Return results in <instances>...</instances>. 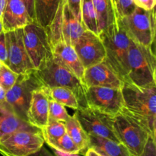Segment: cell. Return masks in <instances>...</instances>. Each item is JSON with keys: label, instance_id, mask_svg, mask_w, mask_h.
Masks as SVG:
<instances>
[{"label": "cell", "instance_id": "20", "mask_svg": "<svg viewBox=\"0 0 156 156\" xmlns=\"http://www.w3.org/2000/svg\"><path fill=\"white\" fill-rule=\"evenodd\" d=\"M86 30L82 21L73 15L66 4H64L61 21V40L74 47L81 35Z\"/></svg>", "mask_w": 156, "mask_h": 156}, {"label": "cell", "instance_id": "15", "mask_svg": "<svg viewBox=\"0 0 156 156\" xmlns=\"http://www.w3.org/2000/svg\"><path fill=\"white\" fill-rule=\"evenodd\" d=\"M49 119V98L44 86L34 90L27 113V122L41 129L47 125Z\"/></svg>", "mask_w": 156, "mask_h": 156}, {"label": "cell", "instance_id": "41", "mask_svg": "<svg viewBox=\"0 0 156 156\" xmlns=\"http://www.w3.org/2000/svg\"><path fill=\"white\" fill-rule=\"evenodd\" d=\"M100 152V153H101V155H103V156H109V155H106V154H105V153H103V152Z\"/></svg>", "mask_w": 156, "mask_h": 156}, {"label": "cell", "instance_id": "21", "mask_svg": "<svg viewBox=\"0 0 156 156\" xmlns=\"http://www.w3.org/2000/svg\"><path fill=\"white\" fill-rule=\"evenodd\" d=\"M65 126L66 133L78 146L80 150V155H85V152L89 148V136L82 128L75 114L69 116L65 122Z\"/></svg>", "mask_w": 156, "mask_h": 156}, {"label": "cell", "instance_id": "39", "mask_svg": "<svg viewBox=\"0 0 156 156\" xmlns=\"http://www.w3.org/2000/svg\"><path fill=\"white\" fill-rule=\"evenodd\" d=\"M6 2H7V0H0V19H1L2 15L3 13V11H4Z\"/></svg>", "mask_w": 156, "mask_h": 156}, {"label": "cell", "instance_id": "4", "mask_svg": "<svg viewBox=\"0 0 156 156\" xmlns=\"http://www.w3.org/2000/svg\"><path fill=\"white\" fill-rule=\"evenodd\" d=\"M128 82L142 88L156 86V59L152 47L132 41L127 55Z\"/></svg>", "mask_w": 156, "mask_h": 156}, {"label": "cell", "instance_id": "40", "mask_svg": "<svg viewBox=\"0 0 156 156\" xmlns=\"http://www.w3.org/2000/svg\"><path fill=\"white\" fill-rule=\"evenodd\" d=\"M2 31H4V30H3V26H2V20L0 19V34H1Z\"/></svg>", "mask_w": 156, "mask_h": 156}, {"label": "cell", "instance_id": "18", "mask_svg": "<svg viewBox=\"0 0 156 156\" xmlns=\"http://www.w3.org/2000/svg\"><path fill=\"white\" fill-rule=\"evenodd\" d=\"M18 130L36 131L41 129L19 118L5 101H0V139Z\"/></svg>", "mask_w": 156, "mask_h": 156}, {"label": "cell", "instance_id": "38", "mask_svg": "<svg viewBox=\"0 0 156 156\" xmlns=\"http://www.w3.org/2000/svg\"><path fill=\"white\" fill-rule=\"evenodd\" d=\"M5 94L6 90L2 85H0V101H4L5 98Z\"/></svg>", "mask_w": 156, "mask_h": 156}, {"label": "cell", "instance_id": "1", "mask_svg": "<svg viewBox=\"0 0 156 156\" xmlns=\"http://www.w3.org/2000/svg\"><path fill=\"white\" fill-rule=\"evenodd\" d=\"M106 52L105 61L123 82H128L127 55L130 38L117 18L99 34Z\"/></svg>", "mask_w": 156, "mask_h": 156}, {"label": "cell", "instance_id": "6", "mask_svg": "<svg viewBox=\"0 0 156 156\" xmlns=\"http://www.w3.org/2000/svg\"><path fill=\"white\" fill-rule=\"evenodd\" d=\"M155 8L145 10L136 6L132 13L121 18L131 41L144 47H152L155 43L156 19Z\"/></svg>", "mask_w": 156, "mask_h": 156}, {"label": "cell", "instance_id": "7", "mask_svg": "<svg viewBox=\"0 0 156 156\" xmlns=\"http://www.w3.org/2000/svg\"><path fill=\"white\" fill-rule=\"evenodd\" d=\"M41 86L43 85L35 75L34 70L18 74L13 86L6 91L5 101L19 118L27 122V113L32 93Z\"/></svg>", "mask_w": 156, "mask_h": 156}, {"label": "cell", "instance_id": "14", "mask_svg": "<svg viewBox=\"0 0 156 156\" xmlns=\"http://www.w3.org/2000/svg\"><path fill=\"white\" fill-rule=\"evenodd\" d=\"M83 81L87 87L101 86L120 89L124 83L105 60L85 69Z\"/></svg>", "mask_w": 156, "mask_h": 156}, {"label": "cell", "instance_id": "24", "mask_svg": "<svg viewBox=\"0 0 156 156\" xmlns=\"http://www.w3.org/2000/svg\"><path fill=\"white\" fill-rule=\"evenodd\" d=\"M44 91L50 98L56 101L63 106L68 107L72 109L78 110L80 108L79 101L73 91L62 87H54V88H47L44 86Z\"/></svg>", "mask_w": 156, "mask_h": 156}, {"label": "cell", "instance_id": "28", "mask_svg": "<svg viewBox=\"0 0 156 156\" xmlns=\"http://www.w3.org/2000/svg\"><path fill=\"white\" fill-rule=\"evenodd\" d=\"M49 98V118L58 121L66 122L69 117L66 107L53 99Z\"/></svg>", "mask_w": 156, "mask_h": 156}, {"label": "cell", "instance_id": "36", "mask_svg": "<svg viewBox=\"0 0 156 156\" xmlns=\"http://www.w3.org/2000/svg\"><path fill=\"white\" fill-rule=\"evenodd\" d=\"M85 156H103L98 151H97L96 149H93V148L89 147L87 151L85 152Z\"/></svg>", "mask_w": 156, "mask_h": 156}, {"label": "cell", "instance_id": "11", "mask_svg": "<svg viewBox=\"0 0 156 156\" xmlns=\"http://www.w3.org/2000/svg\"><path fill=\"white\" fill-rule=\"evenodd\" d=\"M85 98L87 106L114 117L124 108V102L120 88L87 87Z\"/></svg>", "mask_w": 156, "mask_h": 156}, {"label": "cell", "instance_id": "22", "mask_svg": "<svg viewBox=\"0 0 156 156\" xmlns=\"http://www.w3.org/2000/svg\"><path fill=\"white\" fill-rule=\"evenodd\" d=\"M89 136V147L109 156H129V152L122 143L94 135Z\"/></svg>", "mask_w": 156, "mask_h": 156}, {"label": "cell", "instance_id": "33", "mask_svg": "<svg viewBox=\"0 0 156 156\" xmlns=\"http://www.w3.org/2000/svg\"><path fill=\"white\" fill-rule=\"evenodd\" d=\"M133 1L136 6L148 11L153 9L156 3V0H133Z\"/></svg>", "mask_w": 156, "mask_h": 156}, {"label": "cell", "instance_id": "37", "mask_svg": "<svg viewBox=\"0 0 156 156\" xmlns=\"http://www.w3.org/2000/svg\"><path fill=\"white\" fill-rule=\"evenodd\" d=\"M54 154L56 156H81L79 154H68L57 150H54Z\"/></svg>", "mask_w": 156, "mask_h": 156}, {"label": "cell", "instance_id": "25", "mask_svg": "<svg viewBox=\"0 0 156 156\" xmlns=\"http://www.w3.org/2000/svg\"><path fill=\"white\" fill-rule=\"evenodd\" d=\"M81 19L86 30L98 35L97 15L93 5L92 0H82Z\"/></svg>", "mask_w": 156, "mask_h": 156}, {"label": "cell", "instance_id": "9", "mask_svg": "<svg viewBox=\"0 0 156 156\" xmlns=\"http://www.w3.org/2000/svg\"><path fill=\"white\" fill-rule=\"evenodd\" d=\"M41 130H18L0 139V154L3 156H27L44 145Z\"/></svg>", "mask_w": 156, "mask_h": 156}, {"label": "cell", "instance_id": "5", "mask_svg": "<svg viewBox=\"0 0 156 156\" xmlns=\"http://www.w3.org/2000/svg\"><path fill=\"white\" fill-rule=\"evenodd\" d=\"M114 129L119 141L129 152V156H140L150 136L142 122L123 109L114 117Z\"/></svg>", "mask_w": 156, "mask_h": 156}, {"label": "cell", "instance_id": "3", "mask_svg": "<svg viewBox=\"0 0 156 156\" xmlns=\"http://www.w3.org/2000/svg\"><path fill=\"white\" fill-rule=\"evenodd\" d=\"M34 73L43 86L69 88L76 95L80 108L88 107L85 98L87 86L53 55L37 69H34Z\"/></svg>", "mask_w": 156, "mask_h": 156}, {"label": "cell", "instance_id": "29", "mask_svg": "<svg viewBox=\"0 0 156 156\" xmlns=\"http://www.w3.org/2000/svg\"><path fill=\"white\" fill-rule=\"evenodd\" d=\"M18 74L12 71L9 66L3 64L0 69V85L5 89H10L15 83Z\"/></svg>", "mask_w": 156, "mask_h": 156}, {"label": "cell", "instance_id": "13", "mask_svg": "<svg viewBox=\"0 0 156 156\" xmlns=\"http://www.w3.org/2000/svg\"><path fill=\"white\" fill-rule=\"evenodd\" d=\"M85 69L103 62L106 52L100 36L90 30H85L74 45Z\"/></svg>", "mask_w": 156, "mask_h": 156}, {"label": "cell", "instance_id": "23", "mask_svg": "<svg viewBox=\"0 0 156 156\" xmlns=\"http://www.w3.org/2000/svg\"><path fill=\"white\" fill-rule=\"evenodd\" d=\"M97 15L98 35L108 25L117 19L111 0H92Z\"/></svg>", "mask_w": 156, "mask_h": 156}, {"label": "cell", "instance_id": "12", "mask_svg": "<svg viewBox=\"0 0 156 156\" xmlns=\"http://www.w3.org/2000/svg\"><path fill=\"white\" fill-rule=\"evenodd\" d=\"M5 33L8 53V66L17 74L28 73L35 69L26 51L22 28Z\"/></svg>", "mask_w": 156, "mask_h": 156}, {"label": "cell", "instance_id": "16", "mask_svg": "<svg viewBox=\"0 0 156 156\" xmlns=\"http://www.w3.org/2000/svg\"><path fill=\"white\" fill-rule=\"evenodd\" d=\"M1 20L4 32L23 28L33 22L21 0H7Z\"/></svg>", "mask_w": 156, "mask_h": 156}, {"label": "cell", "instance_id": "42", "mask_svg": "<svg viewBox=\"0 0 156 156\" xmlns=\"http://www.w3.org/2000/svg\"><path fill=\"white\" fill-rule=\"evenodd\" d=\"M2 65H3V63L1 62V61H0V69H1V68H2Z\"/></svg>", "mask_w": 156, "mask_h": 156}, {"label": "cell", "instance_id": "17", "mask_svg": "<svg viewBox=\"0 0 156 156\" xmlns=\"http://www.w3.org/2000/svg\"><path fill=\"white\" fill-rule=\"evenodd\" d=\"M52 48L53 56L71 70L84 83L83 76L85 69L76 53L74 47L67 44L63 41H59L53 44Z\"/></svg>", "mask_w": 156, "mask_h": 156}, {"label": "cell", "instance_id": "19", "mask_svg": "<svg viewBox=\"0 0 156 156\" xmlns=\"http://www.w3.org/2000/svg\"><path fill=\"white\" fill-rule=\"evenodd\" d=\"M66 0H34V20L47 31L53 24L57 12L63 7Z\"/></svg>", "mask_w": 156, "mask_h": 156}, {"label": "cell", "instance_id": "31", "mask_svg": "<svg viewBox=\"0 0 156 156\" xmlns=\"http://www.w3.org/2000/svg\"><path fill=\"white\" fill-rule=\"evenodd\" d=\"M156 139L150 136L140 156H156Z\"/></svg>", "mask_w": 156, "mask_h": 156}, {"label": "cell", "instance_id": "32", "mask_svg": "<svg viewBox=\"0 0 156 156\" xmlns=\"http://www.w3.org/2000/svg\"><path fill=\"white\" fill-rule=\"evenodd\" d=\"M81 2L82 0H66V4L69 8L73 15L82 21V19H81Z\"/></svg>", "mask_w": 156, "mask_h": 156}, {"label": "cell", "instance_id": "8", "mask_svg": "<svg viewBox=\"0 0 156 156\" xmlns=\"http://www.w3.org/2000/svg\"><path fill=\"white\" fill-rule=\"evenodd\" d=\"M22 30L26 51L34 68L37 69L53 55L48 33L34 21L24 26Z\"/></svg>", "mask_w": 156, "mask_h": 156}, {"label": "cell", "instance_id": "27", "mask_svg": "<svg viewBox=\"0 0 156 156\" xmlns=\"http://www.w3.org/2000/svg\"><path fill=\"white\" fill-rule=\"evenodd\" d=\"M47 145L51 147L53 150H57L68 154H79L80 155L79 149L67 133H65L58 140L48 143Z\"/></svg>", "mask_w": 156, "mask_h": 156}, {"label": "cell", "instance_id": "34", "mask_svg": "<svg viewBox=\"0 0 156 156\" xmlns=\"http://www.w3.org/2000/svg\"><path fill=\"white\" fill-rule=\"evenodd\" d=\"M25 5L27 13L30 15L31 19L34 20V0H21Z\"/></svg>", "mask_w": 156, "mask_h": 156}, {"label": "cell", "instance_id": "26", "mask_svg": "<svg viewBox=\"0 0 156 156\" xmlns=\"http://www.w3.org/2000/svg\"><path fill=\"white\" fill-rule=\"evenodd\" d=\"M41 132L44 139V142L47 144L48 143L58 140L66 133L65 122L49 118L47 125L41 129Z\"/></svg>", "mask_w": 156, "mask_h": 156}, {"label": "cell", "instance_id": "30", "mask_svg": "<svg viewBox=\"0 0 156 156\" xmlns=\"http://www.w3.org/2000/svg\"><path fill=\"white\" fill-rule=\"evenodd\" d=\"M0 61L5 65H8L7 46H6L5 33L4 31L0 34Z\"/></svg>", "mask_w": 156, "mask_h": 156}, {"label": "cell", "instance_id": "35", "mask_svg": "<svg viewBox=\"0 0 156 156\" xmlns=\"http://www.w3.org/2000/svg\"><path fill=\"white\" fill-rule=\"evenodd\" d=\"M27 156H56L54 153H52L50 152L48 149H47V148L44 147V146L41 148L38 151H37L34 153L31 154V155H29Z\"/></svg>", "mask_w": 156, "mask_h": 156}, {"label": "cell", "instance_id": "2", "mask_svg": "<svg viewBox=\"0 0 156 156\" xmlns=\"http://www.w3.org/2000/svg\"><path fill=\"white\" fill-rule=\"evenodd\" d=\"M121 92L125 108L156 139V86L142 88L124 82Z\"/></svg>", "mask_w": 156, "mask_h": 156}, {"label": "cell", "instance_id": "10", "mask_svg": "<svg viewBox=\"0 0 156 156\" xmlns=\"http://www.w3.org/2000/svg\"><path fill=\"white\" fill-rule=\"evenodd\" d=\"M75 116L88 135H94L120 143L114 129V116L104 114L89 107L79 108Z\"/></svg>", "mask_w": 156, "mask_h": 156}]
</instances>
